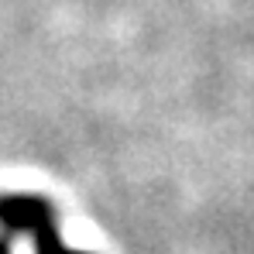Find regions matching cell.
<instances>
[{
    "label": "cell",
    "mask_w": 254,
    "mask_h": 254,
    "mask_svg": "<svg viewBox=\"0 0 254 254\" xmlns=\"http://www.w3.org/2000/svg\"><path fill=\"white\" fill-rule=\"evenodd\" d=\"M0 254H83L62 244L55 213L38 196L0 199Z\"/></svg>",
    "instance_id": "cell-1"
}]
</instances>
